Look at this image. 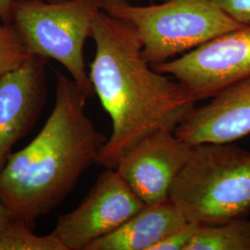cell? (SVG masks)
<instances>
[{"mask_svg": "<svg viewBox=\"0 0 250 250\" xmlns=\"http://www.w3.org/2000/svg\"><path fill=\"white\" fill-rule=\"evenodd\" d=\"M187 250H250V221L199 225Z\"/></svg>", "mask_w": 250, "mask_h": 250, "instance_id": "12", "label": "cell"}, {"mask_svg": "<svg viewBox=\"0 0 250 250\" xmlns=\"http://www.w3.org/2000/svg\"><path fill=\"white\" fill-rule=\"evenodd\" d=\"M193 146L174 132L161 131L134 146L116 170L146 205L158 204L170 198L171 186L188 163Z\"/></svg>", "mask_w": 250, "mask_h": 250, "instance_id": "8", "label": "cell"}, {"mask_svg": "<svg viewBox=\"0 0 250 250\" xmlns=\"http://www.w3.org/2000/svg\"><path fill=\"white\" fill-rule=\"evenodd\" d=\"M102 10L134 28L150 65L164 62L216 36L244 26L211 2L165 1L136 6L129 0H103Z\"/></svg>", "mask_w": 250, "mask_h": 250, "instance_id": "4", "label": "cell"}, {"mask_svg": "<svg viewBox=\"0 0 250 250\" xmlns=\"http://www.w3.org/2000/svg\"><path fill=\"white\" fill-rule=\"evenodd\" d=\"M15 0H0V21L11 23L12 6Z\"/></svg>", "mask_w": 250, "mask_h": 250, "instance_id": "17", "label": "cell"}, {"mask_svg": "<svg viewBox=\"0 0 250 250\" xmlns=\"http://www.w3.org/2000/svg\"><path fill=\"white\" fill-rule=\"evenodd\" d=\"M169 74L196 101L250 77V24L216 36L176 60L151 65Z\"/></svg>", "mask_w": 250, "mask_h": 250, "instance_id": "6", "label": "cell"}, {"mask_svg": "<svg viewBox=\"0 0 250 250\" xmlns=\"http://www.w3.org/2000/svg\"><path fill=\"white\" fill-rule=\"evenodd\" d=\"M32 55L15 26L0 21V79L19 68Z\"/></svg>", "mask_w": 250, "mask_h": 250, "instance_id": "14", "label": "cell"}, {"mask_svg": "<svg viewBox=\"0 0 250 250\" xmlns=\"http://www.w3.org/2000/svg\"><path fill=\"white\" fill-rule=\"evenodd\" d=\"M0 250H64L49 233L37 235L24 222L14 220L0 229Z\"/></svg>", "mask_w": 250, "mask_h": 250, "instance_id": "13", "label": "cell"}, {"mask_svg": "<svg viewBox=\"0 0 250 250\" xmlns=\"http://www.w3.org/2000/svg\"><path fill=\"white\" fill-rule=\"evenodd\" d=\"M169 197L189 222L200 225L248 218L250 151L233 142L194 145Z\"/></svg>", "mask_w": 250, "mask_h": 250, "instance_id": "3", "label": "cell"}, {"mask_svg": "<svg viewBox=\"0 0 250 250\" xmlns=\"http://www.w3.org/2000/svg\"><path fill=\"white\" fill-rule=\"evenodd\" d=\"M217 8L241 24H250V0H211Z\"/></svg>", "mask_w": 250, "mask_h": 250, "instance_id": "16", "label": "cell"}, {"mask_svg": "<svg viewBox=\"0 0 250 250\" xmlns=\"http://www.w3.org/2000/svg\"><path fill=\"white\" fill-rule=\"evenodd\" d=\"M90 37L96 45L90 81L112 125L97 164L116 169L146 136L174 132L197 101L178 81L152 68L130 24L101 10L93 19Z\"/></svg>", "mask_w": 250, "mask_h": 250, "instance_id": "1", "label": "cell"}, {"mask_svg": "<svg viewBox=\"0 0 250 250\" xmlns=\"http://www.w3.org/2000/svg\"><path fill=\"white\" fill-rule=\"evenodd\" d=\"M188 222L178 206L168 198L146 205L115 231L91 244L87 250H151Z\"/></svg>", "mask_w": 250, "mask_h": 250, "instance_id": "11", "label": "cell"}, {"mask_svg": "<svg viewBox=\"0 0 250 250\" xmlns=\"http://www.w3.org/2000/svg\"><path fill=\"white\" fill-rule=\"evenodd\" d=\"M14 220L16 219L12 218V216L9 213V210L6 208V207L0 202V229L5 228Z\"/></svg>", "mask_w": 250, "mask_h": 250, "instance_id": "18", "label": "cell"}, {"mask_svg": "<svg viewBox=\"0 0 250 250\" xmlns=\"http://www.w3.org/2000/svg\"><path fill=\"white\" fill-rule=\"evenodd\" d=\"M48 2H60V1H63V0H47Z\"/></svg>", "mask_w": 250, "mask_h": 250, "instance_id": "20", "label": "cell"}, {"mask_svg": "<svg viewBox=\"0 0 250 250\" xmlns=\"http://www.w3.org/2000/svg\"><path fill=\"white\" fill-rule=\"evenodd\" d=\"M200 224L188 222L155 245L151 250H187Z\"/></svg>", "mask_w": 250, "mask_h": 250, "instance_id": "15", "label": "cell"}, {"mask_svg": "<svg viewBox=\"0 0 250 250\" xmlns=\"http://www.w3.org/2000/svg\"><path fill=\"white\" fill-rule=\"evenodd\" d=\"M86 93L58 74L56 99L45 125L25 147L12 153L0 171V202L13 219L34 228L75 188L108 137L85 113Z\"/></svg>", "mask_w": 250, "mask_h": 250, "instance_id": "2", "label": "cell"}, {"mask_svg": "<svg viewBox=\"0 0 250 250\" xmlns=\"http://www.w3.org/2000/svg\"><path fill=\"white\" fill-rule=\"evenodd\" d=\"M103 0H15L11 23L33 55L62 64L88 97L94 88L85 70L83 46Z\"/></svg>", "mask_w": 250, "mask_h": 250, "instance_id": "5", "label": "cell"}, {"mask_svg": "<svg viewBox=\"0 0 250 250\" xmlns=\"http://www.w3.org/2000/svg\"><path fill=\"white\" fill-rule=\"evenodd\" d=\"M165 1H193V2H211V0H165Z\"/></svg>", "mask_w": 250, "mask_h": 250, "instance_id": "19", "label": "cell"}, {"mask_svg": "<svg viewBox=\"0 0 250 250\" xmlns=\"http://www.w3.org/2000/svg\"><path fill=\"white\" fill-rule=\"evenodd\" d=\"M116 169H106L80 205L59 217L49 234L64 250H87L146 207Z\"/></svg>", "mask_w": 250, "mask_h": 250, "instance_id": "7", "label": "cell"}, {"mask_svg": "<svg viewBox=\"0 0 250 250\" xmlns=\"http://www.w3.org/2000/svg\"><path fill=\"white\" fill-rule=\"evenodd\" d=\"M46 59L32 55L0 79V171L13 146L36 125L46 99Z\"/></svg>", "mask_w": 250, "mask_h": 250, "instance_id": "9", "label": "cell"}, {"mask_svg": "<svg viewBox=\"0 0 250 250\" xmlns=\"http://www.w3.org/2000/svg\"><path fill=\"white\" fill-rule=\"evenodd\" d=\"M174 134L191 145L232 143L250 134V77L195 107Z\"/></svg>", "mask_w": 250, "mask_h": 250, "instance_id": "10", "label": "cell"}]
</instances>
